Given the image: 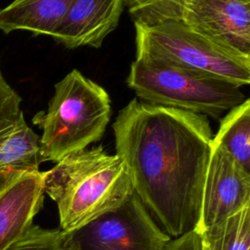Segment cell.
<instances>
[{
	"label": "cell",
	"instance_id": "obj_1",
	"mask_svg": "<svg viewBox=\"0 0 250 250\" xmlns=\"http://www.w3.org/2000/svg\"><path fill=\"white\" fill-rule=\"evenodd\" d=\"M112 129L134 192L165 233L196 229L214 136L207 116L135 98Z\"/></svg>",
	"mask_w": 250,
	"mask_h": 250
},
{
	"label": "cell",
	"instance_id": "obj_2",
	"mask_svg": "<svg viewBox=\"0 0 250 250\" xmlns=\"http://www.w3.org/2000/svg\"><path fill=\"white\" fill-rule=\"evenodd\" d=\"M44 192L56 202L60 229L67 234L119 207L134 190L119 156L99 146L72 152L45 171Z\"/></svg>",
	"mask_w": 250,
	"mask_h": 250
},
{
	"label": "cell",
	"instance_id": "obj_3",
	"mask_svg": "<svg viewBox=\"0 0 250 250\" xmlns=\"http://www.w3.org/2000/svg\"><path fill=\"white\" fill-rule=\"evenodd\" d=\"M110 104L104 88L77 69L68 72L55 85L48 109L32 118L43 131V161L58 162L100 141L110 119Z\"/></svg>",
	"mask_w": 250,
	"mask_h": 250
},
{
	"label": "cell",
	"instance_id": "obj_4",
	"mask_svg": "<svg viewBox=\"0 0 250 250\" xmlns=\"http://www.w3.org/2000/svg\"><path fill=\"white\" fill-rule=\"evenodd\" d=\"M134 24L136 58L202 72L239 87L249 85V55L224 46L181 21Z\"/></svg>",
	"mask_w": 250,
	"mask_h": 250
},
{
	"label": "cell",
	"instance_id": "obj_5",
	"mask_svg": "<svg viewBox=\"0 0 250 250\" xmlns=\"http://www.w3.org/2000/svg\"><path fill=\"white\" fill-rule=\"evenodd\" d=\"M126 82L145 103L213 118L246 100L241 87L229 81L143 58L131 63Z\"/></svg>",
	"mask_w": 250,
	"mask_h": 250
},
{
	"label": "cell",
	"instance_id": "obj_6",
	"mask_svg": "<svg viewBox=\"0 0 250 250\" xmlns=\"http://www.w3.org/2000/svg\"><path fill=\"white\" fill-rule=\"evenodd\" d=\"M170 240L134 192L119 207L65 234L63 250H164Z\"/></svg>",
	"mask_w": 250,
	"mask_h": 250
},
{
	"label": "cell",
	"instance_id": "obj_7",
	"mask_svg": "<svg viewBox=\"0 0 250 250\" xmlns=\"http://www.w3.org/2000/svg\"><path fill=\"white\" fill-rule=\"evenodd\" d=\"M249 204L250 173L212 141L196 230L203 232Z\"/></svg>",
	"mask_w": 250,
	"mask_h": 250
},
{
	"label": "cell",
	"instance_id": "obj_8",
	"mask_svg": "<svg viewBox=\"0 0 250 250\" xmlns=\"http://www.w3.org/2000/svg\"><path fill=\"white\" fill-rule=\"evenodd\" d=\"M44 172H0V250H7L33 225L44 201Z\"/></svg>",
	"mask_w": 250,
	"mask_h": 250
},
{
	"label": "cell",
	"instance_id": "obj_9",
	"mask_svg": "<svg viewBox=\"0 0 250 250\" xmlns=\"http://www.w3.org/2000/svg\"><path fill=\"white\" fill-rule=\"evenodd\" d=\"M181 21L250 56V0H186Z\"/></svg>",
	"mask_w": 250,
	"mask_h": 250
},
{
	"label": "cell",
	"instance_id": "obj_10",
	"mask_svg": "<svg viewBox=\"0 0 250 250\" xmlns=\"http://www.w3.org/2000/svg\"><path fill=\"white\" fill-rule=\"evenodd\" d=\"M124 0H72L52 38L67 49L100 48L119 22Z\"/></svg>",
	"mask_w": 250,
	"mask_h": 250
},
{
	"label": "cell",
	"instance_id": "obj_11",
	"mask_svg": "<svg viewBox=\"0 0 250 250\" xmlns=\"http://www.w3.org/2000/svg\"><path fill=\"white\" fill-rule=\"evenodd\" d=\"M72 0H14L0 8V30L8 34L27 30L51 36L63 20Z\"/></svg>",
	"mask_w": 250,
	"mask_h": 250
},
{
	"label": "cell",
	"instance_id": "obj_12",
	"mask_svg": "<svg viewBox=\"0 0 250 250\" xmlns=\"http://www.w3.org/2000/svg\"><path fill=\"white\" fill-rule=\"evenodd\" d=\"M44 162L40 137L21 114L14 129L0 145V172L7 169L37 170Z\"/></svg>",
	"mask_w": 250,
	"mask_h": 250
},
{
	"label": "cell",
	"instance_id": "obj_13",
	"mask_svg": "<svg viewBox=\"0 0 250 250\" xmlns=\"http://www.w3.org/2000/svg\"><path fill=\"white\" fill-rule=\"evenodd\" d=\"M213 143L222 146L250 173V100L232 107L221 119Z\"/></svg>",
	"mask_w": 250,
	"mask_h": 250
},
{
	"label": "cell",
	"instance_id": "obj_14",
	"mask_svg": "<svg viewBox=\"0 0 250 250\" xmlns=\"http://www.w3.org/2000/svg\"><path fill=\"white\" fill-rule=\"evenodd\" d=\"M201 234L209 250H250V204Z\"/></svg>",
	"mask_w": 250,
	"mask_h": 250
},
{
	"label": "cell",
	"instance_id": "obj_15",
	"mask_svg": "<svg viewBox=\"0 0 250 250\" xmlns=\"http://www.w3.org/2000/svg\"><path fill=\"white\" fill-rule=\"evenodd\" d=\"M186 0H124L134 22L153 25L165 21H180Z\"/></svg>",
	"mask_w": 250,
	"mask_h": 250
},
{
	"label": "cell",
	"instance_id": "obj_16",
	"mask_svg": "<svg viewBox=\"0 0 250 250\" xmlns=\"http://www.w3.org/2000/svg\"><path fill=\"white\" fill-rule=\"evenodd\" d=\"M64 235L60 229H49L32 225L7 250H63Z\"/></svg>",
	"mask_w": 250,
	"mask_h": 250
},
{
	"label": "cell",
	"instance_id": "obj_17",
	"mask_svg": "<svg viewBox=\"0 0 250 250\" xmlns=\"http://www.w3.org/2000/svg\"><path fill=\"white\" fill-rule=\"evenodd\" d=\"M21 98L8 84L0 67V145L14 129L22 113Z\"/></svg>",
	"mask_w": 250,
	"mask_h": 250
},
{
	"label": "cell",
	"instance_id": "obj_18",
	"mask_svg": "<svg viewBox=\"0 0 250 250\" xmlns=\"http://www.w3.org/2000/svg\"><path fill=\"white\" fill-rule=\"evenodd\" d=\"M164 250H203L202 234L196 229L171 239Z\"/></svg>",
	"mask_w": 250,
	"mask_h": 250
},
{
	"label": "cell",
	"instance_id": "obj_19",
	"mask_svg": "<svg viewBox=\"0 0 250 250\" xmlns=\"http://www.w3.org/2000/svg\"><path fill=\"white\" fill-rule=\"evenodd\" d=\"M203 250H209V249H208V247L204 244V242H203Z\"/></svg>",
	"mask_w": 250,
	"mask_h": 250
}]
</instances>
